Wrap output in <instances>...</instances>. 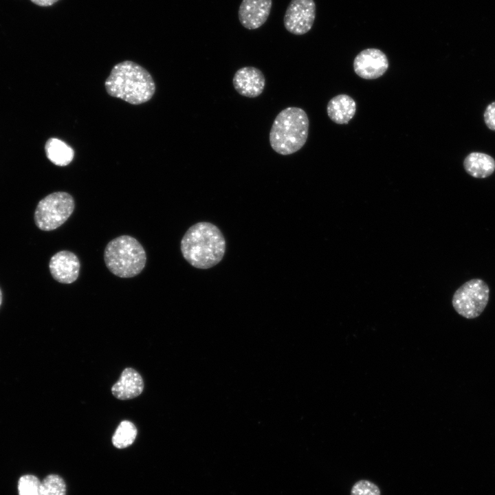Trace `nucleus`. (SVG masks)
<instances>
[{
    "mask_svg": "<svg viewBox=\"0 0 495 495\" xmlns=\"http://www.w3.org/2000/svg\"><path fill=\"white\" fill-rule=\"evenodd\" d=\"M181 251L185 260L192 267L206 270L215 266L223 259L226 240L214 224L198 222L184 234L181 241Z\"/></svg>",
    "mask_w": 495,
    "mask_h": 495,
    "instance_id": "1",
    "label": "nucleus"
},
{
    "mask_svg": "<svg viewBox=\"0 0 495 495\" xmlns=\"http://www.w3.org/2000/svg\"><path fill=\"white\" fill-rule=\"evenodd\" d=\"M104 85L109 95L132 104L148 101L155 91V82L148 72L130 60L116 65Z\"/></svg>",
    "mask_w": 495,
    "mask_h": 495,
    "instance_id": "2",
    "label": "nucleus"
},
{
    "mask_svg": "<svg viewBox=\"0 0 495 495\" xmlns=\"http://www.w3.org/2000/svg\"><path fill=\"white\" fill-rule=\"evenodd\" d=\"M309 132V118L301 108L289 107L275 118L269 134L272 148L282 155L296 153L305 144Z\"/></svg>",
    "mask_w": 495,
    "mask_h": 495,
    "instance_id": "3",
    "label": "nucleus"
},
{
    "mask_svg": "<svg viewBox=\"0 0 495 495\" xmlns=\"http://www.w3.org/2000/svg\"><path fill=\"white\" fill-rule=\"evenodd\" d=\"M104 259L112 274L120 278H131L142 271L146 265V254L136 239L122 235L107 243Z\"/></svg>",
    "mask_w": 495,
    "mask_h": 495,
    "instance_id": "4",
    "label": "nucleus"
},
{
    "mask_svg": "<svg viewBox=\"0 0 495 495\" xmlns=\"http://www.w3.org/2000/svg\"><path fill=\"white\" fill-rule=\"evenodd\" d=\"M75 207L74 199L66 192L48 195L38 204L34 212L36 226L51 231L63 225L71 216Z\"/></svg>",
    "mask_w": 495,
    "mask_h": 495,
    "instance_id": "5",
    "label": "nucleus"
},
{
    "mask_svg": "<svg viewBox=\"0 0 495 495\" xmlns=\"http://www.w3.org/2000/svg\"><path fill=\"white\" fill-rule=\"evenodd\" d=\"M490 298V288L482 279L473 278L464 283L454 292L452 304L460 316L473 319L485 309Z\"/></svg>",
    "mask_w": 495,
    "mask_h": 495,
    "instance_id": "6",
    "label": "nucleus"
},
{
    "mask_svg": "<svg viewBox=\"0 0 495 495\" xmlns=\"http://www.w3.org/2000/svg\"><path fill=\"white\" fill-rule=\"evenodd\" d=\"M316 11L314 0H291L283 17L285 29L294 35L307 33L314 25Z\"/></svg>",
    "mask_w": 495,
    "mask_h": 495,
    "instance_id": "7",
    "label": "nucleus"
},
{
    "mask_svg": "<svg viewBox=\"0 0 495 495\" xmlns=\"http://www.w3.org/2000/svg\"><path fill=\"white\" fill-rule=\"evenodd\" d=\"M388 68V60L386 55L376 48L363 50L353 60L355 74L364 79L377 78L382 76Z\"/></svg>",
    "mask_w": 495,
    "mask_h": 495,
    "instance_id": "8",
    "label": "nucleus"
},
{
    "mask_svg": "<svg viewBox=\"0 0 495 495\" xmlns=\"http://www.w3.org/2000/svg\"><path fill=\"white\" fill-rule=\"evenodd\" d=\"M232 84L239 94L254 98L259 96L264 91L265 78L258 68L245 66L239 69L234 73Z\"/></svg>",
    "mask_w": 495,
    "mask_h": 495,
    "instance_id": "9",
    "label": "nucleus"
},
{
    "mask_svg": "<svg viewBox=\"0 0 495 495\" xmlns=\"http://www.w3.org/2000/svg\"><path fill=\"white\" fill-rule=\"evenodd\" d=\"M49 267L52 277L56 281L70 284L78 278L80 263L74 253L63 250L52 256Z\"/></svg>",
    "mask_w": 495,
    "mask_h": 495,
    "instance_id": "10",
    "label": "nucleus"
},
{
    "mask_svg": "<svg viewBox=\"0 0 495 495\" xmlns=\"http://www.w3.org/2000/svg\"><path fill=\"white\" fill-rule=\"evenodd\" d=\"M272 0H242L238 11L240 23L248 30H256L267 20Z\"/></svg>",
    "mask_w": 495,
    "mask_h": 495,
    "instance_id": "11",
    "label": "nucleus"
},
{
    "mask_svg": "<svg viewBox=\"0 0 495 495\" xmlns=\"http://www.w3.org/2000/svg\"><path fill=\"white\" fill-rule=\"evenodd\" d=\"M143 389L144 382L140 373L132 368H126L113 385L111 392L117 399L126 400L139 396Z\"/></svg>",
    "mask_w": 495,
    "mask_h": 495,
    "instance_id": "12",
    "label": "nucleus"
},
{
    "mask_svg": "<svg viewBox=\"0 0 495 495\" xmlns=\"http://www.w3.org/2000/svg\"><path fill=\"white\" fill-rule=\"evenodd\" d=\"M327 111L329 118L339 124H348L356 111L355 100L346 94H339L328 102Z\"/></svg>",
    "mask_w": 495,
    "mask_h": 495,
    "instance_id": "13",
    "label": "nucleus"
},
{
    "mask_svg": "<svg viewBox=\"0 0 495 495\" xmlns=\"http://www.w3.org/2000/svg\"><path fill=\"white\" fill-rule=\"evenodd\" d=\"M465 172L475 178H486L495 170V160L484 153L472 152L463 162Z\"/></svg>",
    "mask_w": 495,
    "mask_h": 495,
    "instance_id": "14",
    "label": "nucleus"
},
{
    "mask_svg": "<svg viewBox=\"0 0 495 495\" xmlns=\"http://www.w3.org/2000/svg\"><path fill=\"white\" fill-rule=\"evenodd\" d=\"M47 158L55 165L66 166L73 160L74 152L63 141L55 138H50L45 146Z\"/></svg>",
    "mask_w": 495,
    "mask_h": 495,
    "instance_id": "15",
    "label": "nucleus"
},
{
    "mask_svg": "<svg viewBox=\"0 0 495 495\" xmlns=\"http://www.w3.org/2000/svg\"><path fill=\"white\" fill-rule=\"evenodd\" d=\"M137 433V428L132 422L122 421L112 437L113 445L119 449L125 448L133 443Z\"/></svg>",
    "mask_w": 495,
    "mask_h": 495,
    "instance_id": "16",
    "label": "nucleus"
},
{
    "mask_svg": "<svg viewBox=\"0 0 495 495\" xmlns=\"http://www.w3.org/2000/svg\"><path fill=\"white\" fill-rule=\"evenodd\" d=\"M41 495H66V484L58 474L47 475L41 481Z\"/></svg>",
    "mask_w": 495,
    "mask_h": 495,
    "instance_id": "17",
    "label": "nucleus"
},
{
    "mask_svg": "<svg viewBox=\"0 0 495 495\" xmlns=\"http://www.w3.org/2000/svg\"><path fill=\"white\" fill-rule=\"evenodd\" d=\"M19 495H41V481L34 475L25 474L18 482Z\"/></svg>",
    "mask_w": 495,
    "mask_h": 495,
    "instance_id": "18",
    "label": "nucleus"
},
{
    "mask_svg": "<svg viewBox=\"0 0 495 495\" xmlns=\"http://www.w3.org/2000/svg\"><path fill=\"white\" fill-rule=\"evenodd\" d=\"M380 488L368 480L356 482L351 488V495H380Z\"/></svg>",
    "mask_w": 495,
    "mask_h": 495,
    "instance_id": "19",
    "label": "nucleus"
},
{
    "mask_svg": "<svg viewBox=\"0 0 495 495\" xmlns=\"http://www.w3.org/2000/svg\"><path fill=\"white\" fill-rule=\"evenodd\" d=\"M483 118L487 127L495 131V102L487 106L483 114Z\"/></svg>",
    "mask_w": 495,
    "mask_h": 495,
    "instance_id": "20",
    "label": "nucleus"
},
{
    "mask_svg": "<svg viewBox=\"0 0 495 495\" xmlns=\"http://www.w3.org/2000/svg\"><path fill=\"white\" fill-rule=\"evenodd\" d=\"M34 3L40 6H50L57 2L58 0H30Z\"/></svg>",
    "mask_w": 495,
    "mask_h": 495,
    "instance_id": "21",
    "label": "nucleus"
},
{
    "mask_svg": "<svg viewBox=\"0 0 495 495\" xmlns=\"http://www.w3.org/2000/svg\"><path fill=\"white\" fill-rule=\"evenodd\" d=\"M1 302H2V294H1V289H0V305H1Z\"/></svg>",
    "mask_w": 495,
    "mask_h": 495,
    "instance_id": "22",
    "label": "nucleus"
}]
</instances>
